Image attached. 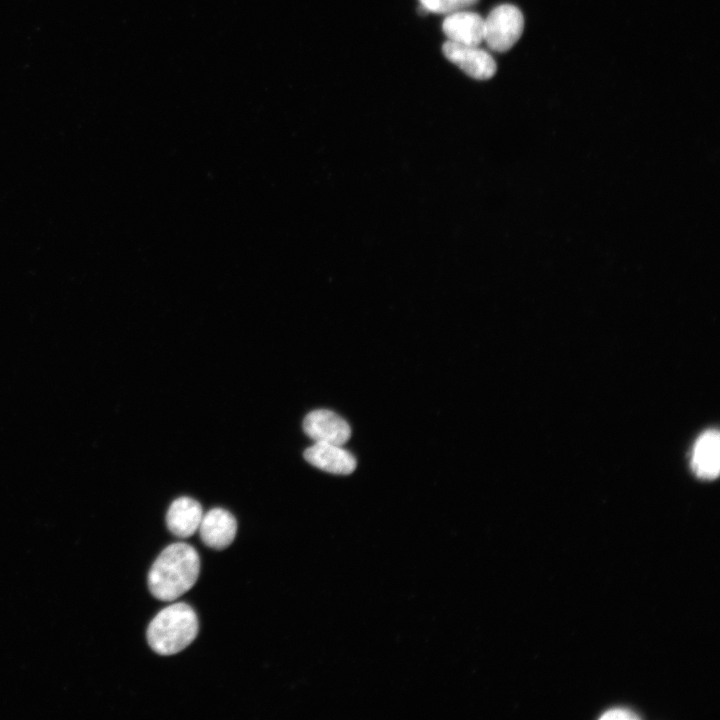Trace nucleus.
<instances>
[{"label":"nucleus","mask_w":720,"mask_h":720,"mask_svg":"<svg viewBox=\"0 0 720 720\" xmlns=\"http://www.w3.org/2000/svg\"><path fill=\"white\" fill-rule=\"evenodd\" d=\"M524 28L521 11L503 4L494 8L484 19V40L496 52H506L519 40Z\"/></svg>","instance_id":"7ed1b4c3"},{"label":"nucleus","mask_w":720,"mask_h":720,"mask_svg":"<svg viewBox=\"0 0 720 720\" xmlns=\"http://www.w3.org/2000/svg\"><path fill=\"white\" fill-rule=\"evenodd\" d=\"M303 429L314 442L343 446L351 437L349 424L341 416L327 409L308 413L303 421Z\"/></svg>","instance_id":"39448f33"},{"label":"nucleus","mask_w":720,"mask_h":720,"mask_svg":"<svg viewBox=\"0 0 720 720\" xmlns=\"http://www.w3.org/2000/svg\"><path fill=\"white\" fill-rule=\"evenodd\" d=\"M198 630L195 611L188 604L179 602L162 609L150 622L146 635L154 652L173 655L190 645Z\"/></svg>","instance_id":"f03ea898"},{"label":"nucleus","mask_w":720,"mask_h":720,"mask_svg":"<svg viewBox=\"0 0 720 720\" xmlns=\"http://www.w3.org/2000/svg\"><path fill=\"white\" fill-rule=\"evenodd\" d=\"M442 29L448 41L454 43L479 46L484 40V19L474 12L462 10L449 14Z\"/></svg>","instance_id":"6e6552de"},{"label":"nucleus","mask_w":720,"mask_h":720,"mask_svg":"<svg viewBox=\"0 0 720 720\" xmlns=\"http://www.w3.org/2000/svg\"><path fill=\"white\" fill-rule=\"evenodd\" d=\"M199 572L197 551L187 543H173L154 561L148 574V587L155 598L173 601L194 586Z\"/></svg>","instance_id":"f257e3e1"},{"label":"nucleus","mask_w":720,"mask_h":720,"mask_svg":"<svg viewBox=\"0 0 720 720\" xmlns=\"http://www.w3.org/2000/svg\"><path fill=\"white\" fill-rule=\"evenodd\" d=\"M445 57L468 76L486 80L493 77L497 65L493 57L478 46H467L447 41L442 46Z\"/></svg>","instance_id":"20e7f679"},{"label":"nucleus","mask_w":720,"mask_h":720,"mask_svg":"<svg viewBox=\"0 0 720 720\" xmlns=\"http://www.w3.org/2000/svg\"><path fill=\"white\" fill-rule=\"evenodd\" d=\"M478 0H420L428 12L452 14L474 5Z\"/></svg>","instance_id":"9b49d317"},{"label":"nucleus","mask_w":720,"mask_h":720,"mask_svg":"<svg viewBox=\"0 0 720 720\" xmlns=\"http://www.w3.org/2000/svg\"><path fill=\"white\" fill-rule=\"evenodd\" d=\"M304 458L318 469L338 475L351 474L357 465L355 457L341 445L324 442L308 447Z\"/></svg>","instance_id":"0eeeda50"},{"label":"nucleus","mask_w":720,"mask_h":720,"mask_svg":"<svg viewBox=\"0 0 720 720\" xmlns=\"http://www.w3.org/2000/svg\"><path fill=\"white\" fill-rule=\"evenodd\" d=\"M198 529L200 538L206 546L222 550L233 542L237 522L229 511L213 508L202 516Z\"/></svg>","instance_id":"423d86ee"},{"label":"nucleus","mask_w":720,"mask_h":720,"mask_svg":"<svg viewBox=\"0 0 720 720\" xmlns=\"http://www.w3.org/2000/svg\"><path fill=\"white\" fill-rule=\"evenodd\" d=\"M202 516L199 502L190 497H179L171 503L167 511L166 524L172 534L187 538L198 530Z\"/></svg>","instance_id":"1a4fd4ad"},{"label":"nucleus","mask_w":720,"mask_h":720,"mask_svg":"<svg viewBox=\"0 0 720 720\" xmlns=\"http://www.w3.org/2000/svg\"><path fill=\"white\" fill-rule=\"evenodd\" d=\"M719 433L708 430L696 440L692 453V468L699 478L714 479L720 470Z\"/></svg>","instance_id":"9d476101"},{"label":"nucleus","mask_w":720,"mask_h":720,"mask_svg":"<svg viewBox=\"0 0 720 720\" xmlns=\"http://www.w3.org/2000/svg\"><path fill=\"white\" fill-rule=\"evenodd\" d=\"M639 717L632 713L631 711L623 708H614L611 710H608L604 712L603 715L600 716V719L603 720H635Z\"/></svg>","instance_id":"f8f14e48"}]
</instances>
